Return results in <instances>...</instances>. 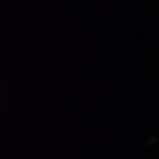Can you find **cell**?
I'll use <instances>...</instances> for the list:
<instances>
[]
</instances>
